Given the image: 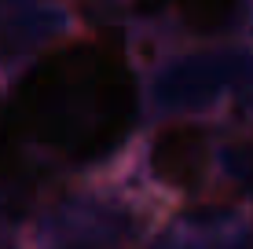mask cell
<instances>
[{
	"label": "cell",
	"instance_id": "6da1fadb",
	"mask_svg": "<svg viewBox=\"0 0 253 249\" xmlns=\"http://www.w3.org/2000/svg\"><path fill=\"white\" fill-rule=\"evenodd\" d=\"M136 121V81L110 44H66L41 59L0 117V169L41 150L63 165H92L125 143Z\"/></svg>",
	"mask_w": 253,
	"mask_h": 249
},
{
	"label": "cell",
	"instance_id": "7a4b0ae2",
	"mask_svg": "<svg viewBox=\"0 0 253 249\" xmlns=\"http://www.w3.org/2000/svg\"><path fill=\"white\" fill-rule=\"evenodd\" d=\"M202 161H206V132L198 125L165 128L151 150V165L158 179L172 187H191L202 176Z\"/></svg>",
	"mask_w": 253,
	"mask_h": 249
},
{
	"label": "cell",
	"instance_id": "3957f363",
	"mask_svg": "<svg viewBox=\"0 0 253 249\" xmlns=\"http://www.w3.org/2000/svg\"><path fill=\"white\" fill-rule=\"evenodd\" d=\"M176 7H180V15H184V22L198 33L220 30L235 15V0H176Z\"/></svg>",
	"mask_w": 253,
	"mask_h": 249
}]
</instances>
